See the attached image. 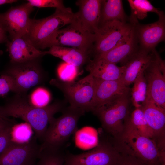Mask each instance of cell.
<instances>
[{"instance_id": "obj_36", "label": "cell", "mask_w": 165, "mask_h": 165, "mask_svg": "<svg viewBox=\"0 0 165 165\" xmlns=\"http://www.w3.org/2000/svg\"><path fill=\"white\" fill-rule=\"evenodd\" d=\"M6 33L0 24V44L8 41Z\"/></svg>"}, {"instance_id": "obj_6", "label": "cell", "mask_w": 165, "mask_h": 165, "mask_svg": "<svg viewBox=\"0 0 165 165\" xmlns=\"http://www.w3.org/2000/svg\"><path fill=\"white\" fill-rule=\"evenodd\" d=\"M130 94L117 97L93 112L99 118L104 129L114 138L122 131L130 116Z\"/></svg>"}, {"instance_id": "obj_5", "label": "cell", "mask_w": 165, "mask_h": 165, "mask_svg": "<svg viewBox=\"0 0 165 165\" xmlns=\"http://www.w3.org/2000/svg\"><path fill=\"white\" fill-rule=\"evenodd\" d=\"M50 83L63 93L70 106L85 112L92 111L95 84L91 74L89 73L76 81L65 82L54 79Z\"/></svg>"}, {"instance_id": "obj_34", "label": "cell", "mask_w": 165, "mask_h": 165, "mask_svg": "<svg viewBox=\"0 0 165 165\" xmlns=\"http://www.w3.org/2000/svg\"><path fill=\"white\" fill-rule=\"evenodd\" d=\"M13 86V81L10 76L4 73L0 76V96L12 91Z\"/></svg>"}, {"instance_id": "obj_20", "label": "cell", "mask_w": 165, "mask_h": 165, "mask_svg": "<svg viewBox=\"0 0 165 165\" xmlns=\"http://www.w3.org/2000/svg\"><path fill=\"white\" fill-rule=\"evenodd\" d=\"M139 49L134 25L130 34L125 40L108 52L94 58H102L116 64H121Z\"/></svg>"}, {"instance_id": "obj_8", "label": "cell", "mask_w": 165, "mask_h": 165, "mask_svg": "<svg viewBox=\"0 0 165 165\" xmlns=\"http://www.w3.org/2000/svg\"><path fill=\"white\" fill-rule=\"evenodd\" d=\"M134 25L129 21L114 20L100 26L95 35L92 51L94 57L105 53L125 40L130 34Z\"/></svg>"}, {"instance_id": "obj_23", "label": "cell", "mask_w": 165, "mask_h": 165, "mask_svg": "<svg viewBox=\"0 0 165 165\" xmlns=\"http://www.w3.org/2000/svg\"><path fill=\"white\" fill-rule=\"evenodd\" d=\"M121 0H102L99 26L108 22L118 20L125 22L129 21Z\"/></svg>"}, {"instance_id": "obj_18", "label": "cell", "mask_w": 165, "mask_h": 165, "mask_svg": "<svg viewBox=\"0 0 165 165\" xmlns=\"http://www.w3.org/2000/svg\"><path fill=\"white\" fill-rule=\"evenodd\" d=\"M154 50L148 52L139 49L121 63L124 71L120 80L124 85L129 86L135 79L143 72L155 56Z\"/></svg>"}, {"instance_id": "obj_29", "label": "cell", "mask_w": 165, "mask_h": 165, "mask_svg": "<svg viewBox=\"0 0 165 165\" xmlns=\"http://www.w3.org/2000/svg\"><path fill=\"white\" fill-rule=\"evenodd\" d=\"M27 98L31 105L41 108L48 105L50 100V95L47 90L42 87H38L34 90Z\"/></svg>"}, {"instance_id": "obj_22", "label": "cell", "mask_w": 165, "mask_h": 165, "mask_svg": "<svg viewBox=\"0 0 165 165\" xmlns=\"http://www.w3.org/2000/svg\"><path fill=\"white\" fill-rule=\"evenodd\" d=\"M45 52L46 54L59 58L65 62L78 68L87 62L90 55L89 53L77 48L60 46H51L49 50Z\"/></svg>"}, {"instance_id": "obj_4", "label": "cell", "mask_w": 165, "mask_h": 165, "mask_svg": "<svg viewBox=\"0 0 165 165\" xmlns=\"http://www.w3.org/2000/svg\"><path fill=\"white\" fill-rule=\"evenodd\" d=\"M74 13L70 8L56 9L51 16L40 19H31L28 34L25 36L37 49H44L57 31L73 21Z\"/></svg>"}, {"instance_id": "obj_33", "label": "cell", "mask_w": 165, "mask_h": 165, "mask_svg": "<svg viewBox=\"0 0 165 165\" xmlns=\"http://www.w3.org/2000/svg\"><path fill=\"white\" fill-rule=\"evenodd\" d=\"M120 152L116 165H147L132 155L121 151Z\"/></svg>"}, {"instance_id": "obj_38", "label": "cell", "mask_w": 165, "mask_h": 165, "mask_svg": "<svg viewBox=\"0 0 165 165\" xmlns=\"http://www.w3.org/2000/svg\"><path fill=\"white\" fill-rule=\"evenodd\" d=\"M0 117L3 118H9L5 116L3 112L2 106H0Z\"/></svg>"}, {"instance_id": "obj_13", "label": "cell", "mask_w": 165, "mask_h": 165, "mask_svg": "<svg viewBox=\"0 0 165 165\" xmlns=\"http://www.w3.org/2000/svg\"><path fill=\"white\" fill-rule=\"evenodd\" d=\"M33 7L28 2L11 7L0 14V24L11 40L26 36L28 33L31 19L30 15Z\"/></svg>"}, {"instance_id": "obj_28", "label": "cell", "mask_w": 165, "mask_h": 165, "mask_svg": "<svg viewBox=\"0 0 165 165\" xmlns=\"http://www.w3.org/2000/svg\"><path fill=\"white\" fill-rule=\"evenodd\" d=\"M32 130L31 126L26 122L14 125L11 131L12 141L18 143L29 141L32 137Z\"/></svg>"}, {"instance_id": "obj_3", "label": "cell", "mask_w": 165, "mask_h": 165, "mask_svg": "<svg viewBox=\"0 0 165 165\" xmlns=\"http://www.w3.org/2000/svg\"><path fill=\"white\" fill-rule=\"evenodd\" d=\"M62 111L60 116L54 117L50 122L40 145L41 148L61 149L75 132L79 120L85 113L70 106Z\"/></svg>"}, {"instance_id": "obj_2", "label": "cell", "mask_w": 165, "mask_h": 165, "mask_svg": "<svg viewBox=\"0 0 165 165\" xmlns=\"http://www.w3.org/2000/svg\"><path fill=\"white\" fill-rule=\"evenodd\" d=\"M127 119L122 131L114 138L119 150L135 156L147 165H165V153L160 151L154 140L139 133Z\"/></svg>"}, {"instance_id": "obj_24", "label": "cell", "mask_w": 165, "mask_h": 165, "mask_svg": "<svg viewBox=\"0 0 165 165\" xmlns=\"http://www.w3.org/2000/svg\"><path fill=\"white\" fill-rule=\"evenodd\" d=\"M131 13L129 18V21L133 24L138 23V19L142 20L147 16L148 12L156 13L158 16L163 12L154 7L147 0H128Z\"/></svg>"}, {"instance_id": "obj_7", "label": "cell", "mask_w": 165, "mask_h": 165, "mask_svg": "<svg viewBox=\"0 0 165 165\" xmlns=\"http://www.w3.org/2000/svg\"><path fill=\"white\" fill-rule=\"evenodd\" d=\"M40 58L28 61L12 63L4 73L11 77L13 82L12 91L16 94H26L31 88L40 84L45 74L40 62Z\"/></svg>"}, {"instance_id": "obj_19", "label": "cell", "mask_w": 165, "mask_h": 165, "mask_svg": "<svg viewBox=\"0 0 165 165\" xmlns=\"http://www.w3.org/2000/svg\"><path fill=\"white\" fill-rule=\"evenodd\" d=\"M7 43L12 63L25 62L41 58L46 55L45 51L36 48L25 36L8 41Z\"/></svg>"}, {"instance_id": "obj_12", "label": "cell", "mask_w": 165, "mask_h": 165, "mask_svg": "<svg viewBox=\"0 0 165 165\" xmlns=\"http://www.w3.org/2000/svg\"><path fill=\"white\" fill-rule=\"evenodd\" d=\"M37 138L18 143L12 141L0 154V165H32L36 163L40 150Z\"/></svg>"}, {"instance_id": "obj_10", "label": "cell", "mask_w": 165, "mask_h": 165, "mask_svg": "<svg viewBox=\"0 0 165 165\" xmlns=\"http://www.w3.org/2000/svg\"><path fill=\"white\" fill-rule=\"evenodd\" d=\"M95 35L89 33L72 23L65 28L57 30L47 43L45 48L53 46H69L87 52L93 50Z\"/></svg>"}, {"instance_id": "obj_16", "label": "cell", "mask_w": 165, "mask_h": 165, "mask_svg": "<svg viewBox=\"0 0 165 165\" xmlns=\"http://www.w3.org/2000/svg\"><path fill=\"white\" fill-rule=\"evenodd\" d=\"M152 132L153 140L160 149L165 148V109L147 99L140 108Z\"/></svg>"}, {"instance_id": "obj_17", "label": "cell", "mask_w": 165, "mask_h": 165, "mask_svg": "<svg viewBox=\"0 0 165 165\" xmlns=\"http://www.w3.org/2000/svg\"><path fill=\"white\" fill-rule=\"evenodd\" d=\"M94 78L95 86L92 112L116 97L130 93L129 87L124 85L120 80H104Z\"/></svg>"}, {"instance_id": "obj_1", "label": "cell", "mask_w": 165, "mask_h": 165, "mask_svg": "<svg viewBox=\"0 0 165 165\" xmlns=\"http://www.w3.org/2000/svg\"><path fill=\"white\" fill-rule=\"evenodd\" d=\"M2 106L7 117L20 118L29 124L37 139L42 141L54 115L64 108L63 102L57 101L43 107L34 106L28 102L25 95L16 94Z\"/></svg>"}, {"instance_id": "obj_9", "label": "cell", "mask_w": 165, "mask_h": 165, "mask_svg": "<svg viewBox=\"0 0 165 165\" xmlns=\"http://www.w3.org/2000/svg\"><path fill=\"white\" fill-rule=\"evenodd\" d=\"M120 153L114 142L102 139L89 151L65 156L64 165H116Z\"/></svg>"}, {"instance_id": "obj_32", "label": "cell", "mask_w": 165, "mask_h": 165, "mask_svg": "<svg viewBox=\"0 0 165 165\" xmlns=\"http://www.w3.org/2000/svg\"><path fill=\"white\" fill-rule=\"evenodd\" d=\"M13 125H8L0 129V154L12 141L11 131Z\"/></svg>"}, {"instance_id": "obj_31", "label": "cell", "mask_w": 165, "mask_h": 165, "mask_svg": "<svg viewBox=\"0 0 165 165\" xmlns=\"http://www.w3.org/2000/svg\"><path fill=\"white\" fill-rule=\"evenodd\" d=\"M28 1L29 4L33 7H54L60 9L67 8L64 6L62 0H28Z\"/></svg>"}, {"instance_id": "obj_35", "label": "cell", "mask_w": 165, "mask_h": 165, "mask_svg": "<svg viewBox=\"0 0 165 165\" xmlns=\"http://www.w3.org/2000/svg\"><path fill=\"white\" fill-rule=\"evenodd\" d=\"M13 125V122L9 118L0 117V129L8 125Z\"/></svg>"}, {"instance_id": "obj_14", "label": "cell", "mask_w": 165, "mask_h": 165, "mask_svg": "<svg viewBox=\"0 0 165 165\" xmlns=\"http://www.w3.org/2000/svg\"><path fill=\"white\" fill-rule=\"evenodd\" d=\"M158 20L153 23L134 24L139 49L148 52L155 48L165 38V16L164 12L159 16Z\"/></svg>"}, {"instance_id": "obj_27", "label": "cell", "mask_w": 165, "mask_h": 165, "mask_svg": "<svg viewBox=\"0 0 165 165\" xmlns=\"http://www.w3.org/2000/svg\"><path fill=\"white\" fill-rule=\"evenodd\" d=\"M127 120L139 133L153 139V133L149 128L143 112L140 108H135L129 116Z\"/></svg>"}, {"instance_id": "obj_26", "label": "cell", "mask_w": 165, "mask_h": 165, "mask_svg": "<svg viewBox=\"0 0 165 165\" xmlns=\"http://www.w3.org/2000/svg\"><path fill=\"white\" fill-rule=\"evenodd\" d=\"M61 149L40 148L36 165H64L65 156Z\"/></svg>"}, {"instance_id": "obj_30", "label": "cell", "mask_w": 165, "mask_h": 165, "mask_svg": "<svg viewBox=\"0 0 165 165\" xmlns=\"http://www.w3.org/2000/svg\"><path fill=\"white\" fill-rule=\"evenodd\" d=\"M57 72L59 79L65 82L74 81L78 75V67L66 62L58 66Z\"/></svg>"}, {"instance_id": "obj_37", "label": "cell", "mask_w": 165, "mask_h": 165, "mask_svg": "<svg viewBox=\"0 0 165 165\" xmlns=\"http://www.w3.org/2000/svg\"><path fill=\"white\" fill-rule=\"evenodd\" d=\"M17 1L16 0H0V6L6 4H11Z\"/></svg>"}, {"instance_id": "obj_11", "label": "cell", "mask_w": 165, "mask_h": 165, "mask_svg": "<svg viewBox=\"0 0 165 165\" xmlns=\"http://www.w3.org/2000/svg\"><path fill=\"white\" fill-rule=\"evenodd\" d=\"M147 86V99L165 109V65L156 50L155 56L144 72Z\"/></svg>"}, {"instance_id": "obj_21", "label": "cell", "mask_w": 165, "mask_h": 165, "mask_svg": "<svg viewBox=\"0 0 165 165\" xmlns=\"http://www.w3.org/2000/svg\"><path fill=\"white\" fill-rule=\"evenodd\" d=\"M86 69L95 78L104 80H116L121 79L124 67L118 66L102 58H94L89 61Z\"/></svg>"}, {"instance_id": "obj_39", "label": "cell", "mask_w": 165, "mask_h": 165, "mask_svg": "<svg viewBox=\"0 0 165 165\" xmlns=\"http://www.w3.org/2000/svg\"><path fill=\"white\" fill-rule=\"evenodd\" d=\"M36 163H35V164H32V165H36Z\"/></svg>"}, {"instance_id": "obj_15", "label": "cell", "mask_w": 165, "mask_h": 165, "mask_svg": "<svg viewBox=\"0 0 165 165\" xmlns=\"http://www.w3.org/2000/svg\"><path fill=\"white\" fill-rule=\"evenodd\" d=\"M102 0H79L76 4L78 11L74 13L72 22L85 31L95 35L98 30Z\"/></svg>"}, {"instance_id": "obj_25", "label": "cell", "mask_w": 165, "mask_h": 165, "mask_svg": "<svg viewBox=\"0 0 165 165\" xmlns=\"http://www.w3.org/2000/svg\"><path fill=\"white\" fill-rule=\"evenodd\" d=\"M130 90V100L135 108H140L147 99V86L144 72L135 79Z\"/></svg>"}]
</instances>
